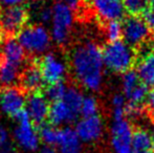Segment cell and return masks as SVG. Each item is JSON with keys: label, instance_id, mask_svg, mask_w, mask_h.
Masks as SVG:
<instances>
[{"label": "cell", "instance_id": "1", "mask_svg": "<svg viewBox=\"0 0 154 153\" xmlns=\"http://www.w3.org/2000/svg\"><path fill=\"white\" fill-rule=\"evenodd\" d=\"M70 64L75 79L90 91L101 89L104 80V61L102 48L94 42H85L72 50Z\"/></svg>", "mask_w": 154, "mask_h": 153}, {"label": "cell", "instance_id": "2", "mask_svg": "<svg viewBox=\"0 0 154 153\" xmlns=\"http://www.w3.org/2000/svg\"><path fill=\"white\" fill-rule=\"evenodd\" d=\"M102 55L105 67L116 74H125L135 61L133 47L121 40L107 43L102 49Z\"/></svg>", "mask_w": 154, "mask_h": 153}, {"label": "cell", "instance_id": "3", "mask_svg": "<svg viewBox=\"0 0 154 153\" xmlns=\"http://www.w3.org/2000/svg\"><path fill=\"white\" fill-rule=\"evenodd\" d=\"M17 40L24 50L31 54H44L51 46V36L40 24L25 26L17 34Z\"/></svg>", "mask_w": 154, "mask_h": 153}, {"label": "cell", "instance_id": "4", "mask_svg": "<svg viewBox=\"0 0 154 153\" xmlns=\"http://www.w3.org/2000/svg\"><path fill=\"white\" fill-rule=\"evenodd\" d=\"M51 10H53L51 39L57 44L62 45L69 37V33L75 19L73 11L70 10L63 1L55 2Z\"/></svg>", "mask_w": 154, "mask_h": 153}, {"label": "cell", "instance_id": "5", "mask_svg": "<svg viewBox=\"0 0 154 153\" xmlns=\"http://www.w3.org/2000/svg\"><path fill=\"white\" fill-rule=\"evenodd\" d=\"M15 118L18 122V126L14 131V136L18 145L26 151H36L40 145V136L26 109L20 111Z\"/></svg>", "mask_w": 154, "mask_h": 153}, {"label": "cell", "instance_id": "6", "mask_svg": "<svg viewBox=\"0 0 154 153\" xmlns=\"http://www.w3.org/2000/svg\"><path fill=\"white\" fill-rule=\"evenodd\" d=\"M29 18V11L23 5L4 8L0 11V29L13 37L24 29Z\"/></svg>", "mask_w": 154, "mask_h": 153}, {"label": "cell", "instance_id": "7", "mask_svg": "<svg viewBox=\"0 0 154 153\" xmlns=\"http://www.w3.org/2000/svg\"><path fill=\"white\" fill-rule=\"evenodd\" d=\"M26 91L20 86L0 87V109L4 115L16 118L20 111L25 109Z\"/></svg>", "mask_w": 154, "mask_h": 153}, {"label": "cell", "instance_id": "8", "mask_svg": "<svg viewBox=\"0 0 154 153\" xmlns=\"http://www.w3.org/2000/svg\"><path fill=\"white\" fill-rule=\"evenodd\" d=\"M151 29L138 16H130L123 23V37L131 47L142 46L150 37Z\"/></svg>", "mask_w": 154, "mask_h": 153}, {"label": "cell", "instance_id": "9", "mask_svg": "<svg viewBox=\"0 0 154 153\" xmlns=\"http://www.w3.org/2000/svg\"><path fill=\"white\" fill-rule=\"evenodd\" d=\"M132 126L126 118L113 121L111 125V148L114 153H133Z\"/></svg>", "mask_w": 154, "mask_h": 153}, {"label": "cell", "instance_id": "10", "mask_svg": "<svg viewBox=\"0 0 154 153\" xmlns=\"http://www.w3.org/2000/svg\"><path fill=\"white\" fill-rule=\"evenodd\" d=\"M42 72L43 80L46 84H54L63 81L66 74V66L53 53H47L36 61Z\"/></svg>", "mask_w": 154, "mask_h": 153}, {"label": "cell", "instance_id": "11", "mask_svg": "<svg viewBox=\"0 0 154 153\" xmlns=\"http://www.w3.org/2000/svg\"><path fill=\"white\" fill-rule=\"evenodd\" d=\"M49 106L51 104L45 99L41 90L32 92L27 96L25 109L36 128H40L45 124V121L48 118Z\"/></svg>", "mask_w": 154, "mask_h": 153}, {"label": "cell", "instance_id": "12", "mask_svg": "<svg viewBox=\"0 0 154 153\" xmlns=\"http://www.w3.org/2000/svg\"><path fill=\"white\" fill-rule=\"evenodd\" d=\"M104 131V124L99 115L83 118L77 123L75 132L80 139L85 143H93L102 137Z\"/></svg>", "mask_w": 154, "mask_h": 153}, {"label": "cell", "instance_id": "13", "mask_svg": "<svg viewBox=\"0 0 154 153\" xmlns=\"http://www.w3.org/2000/svg\"><path fill=\"white\" fill-rule=\"evenodd\" d=\"M92 6L99 17L107 21H120L125 16V6L121 0H92Z\"/></svg>", "mask_w": 154, "mask_h": 153}, {"label": "cell", "instance_id": "14", "mask_svg": "<svg viewBox=\"0 0 154 153\" xmlns=\"http://www.w3.org/2000/svg\"><path fill=\"white\" fill-rule=\"evenodd\" d=\"M44 83L45 82L43 80L42 72L36 61L34 63H31L23 72H21L19 84L24 91L29 92V93L40 91L43 88Z\"/></svg>", "mask_w": 154, "mask_h": 153}, {"label": "cell", "instance_id": "15", "mask_svg": "<svg viewBox=\"0 0 154 153\" xmlns=\"http://www.w3.org/2000/svg\"><path fill=\"white\" fill-rule=\"evenodd\" d=\"M1 58L20 67L25 62V50L17 39L8 36L1 46Z\"/></svg>", "mask_w": 154, "mask_h": 153}, {"label": "cell", "instance_id": "16", "mask_svg": "<svg viewBox=\"0 0 154 153\" xmlns=\"http://www.w3.org/2000/svg\"><path fill=\"white\" fill-rule=\"evenodd\" d=\"M136 72L140 81L147 87L154 88V48H148L140 56L136 66Z\"/></svg>", "mask_w": 154, "mask_h": 153}, {"label": "cell", "instance_id": "17", "mask_svg": "<svg viewBox=\"0 0 154 153\" xmlns=\"http://www.w3.org/2000/svg\"><path fill=\"white\" fill-rule=\"evenodd\" d=\"M60 153H81L82 141L80 139L75 129L70 127L60 129V137L58 143Z\"/></svg>", "mask_w": 154, "mask_h": 153}, {"label": "cell", "instance_id": "18", "mask_svg": "<svg viewBox=\"0 0 154 153\" xmlns=\"http://www.w3.org/2000/svg\"><path fill=\"white\" fill-rule=\"evenodd\" d=\"M48 122L51 126H59L64 123H71L75 122V118L70 112L67 105L64 103V101H57V102L51 103L48 112Z\"/></svg>", "mask_w": 154, "mask_h": 153}, {"label": "cell", "instance_id": "19", "mask_svg": "<svg viewBox=\"0 0 154 153\" xmlns=\"http://www.w3.org/2000/svg\"><path fill=\"white\" fill-rule=\"evenodd\" d=\"M20 67L2 59L0 56V87H11L19 83Z\"/></svg>", "mask_w": 154, "mask_h": 153}, {"label": "cell", "instance_id": "20", "mask_svg": "<svg viewBox=\"0 0 154 153\" xmlns=\"http://www.w3.org/2000/svg\"><path fill=\"white\" fill-rule=\"evenodd\" d=\"M83 100V94L77 87H73V86L67 87L63 101L67 105V107L69 108V110L72 113V115L75 116V120L81 115V108Z\"/></svg>", "mask_w": 154, "mask_h": 153}, {"label": "cell", "instance_id": "21", "mask_svg": "<svg viewBox=\"0 0 154 153\" xmlns=\"http://www.w3.org/2000/svg\"><path fill=\"white\" fill-rule=\"evenodd\" d=\"M132 148L134 152L151 151L153 148V136L146 129H136L132 134Z\"/></svg>", "mask_w": 154, "mask_h": 153}, {"label": "cell", "instance_id": "22", "mask_svg": "<svg viewBox=\"0 0 154 153\" xmlns=\"http://www.w3.org/2000/svg\"><path fill=\"white\" fill-rule=\"evenodd\" d=\"M66 90L67 87L65 85L64 81H60L54 84H47L46 87L43 88L42 93L44 94L45 99L48 102L54 103V102H57V101L63 100Z\"/></svg>", "mask_w": 154, "mask_h": 153}, {"label": "cell", "instance_id": "23", "mask_svg": "<svg viewBox=\"0 0 154 153\" xmlns=\"http://www.w3.org/2000/svg\"><path fill=\"white\" fill-rule=\"evenodd\" d=\"M40 139L48 147H56L59 143L60 129L56 128L51 125H43L38 130Z\"/></svg>", "mask_w": 154, "mask_h": 153}, {"label": "cell", "instance_id": "24", "mask_svg": "<svg viewBox=\"0 0 154 153\" xmlns=\"http://www.w3.org/2000/svg\"><path fill=\"white\" fill-rule=\"evenodd\" d=\"M142 84L140 77H138L136 70L130 69L123 74L122 77V89L123 94L127 98L138 85Z\"/></svg>", "mask_w": 154, "mask_h": 153}, {"label": "cell", "instance_id": "25", "mask_svg": "<svg viewBox=\"0 0 154 153\" xmlns=\"http://www.w3.org/2000/svg\"><path fill=\"white\" fill-rule=\"evenodd\" d=\"M105 36L109 42L120 41L123 37V24L120 21H109L106 23Z\"/></svg>", "mask_w": 154, "mask_h": 153}, {"label": "cell", "instance_id": "26", "mask_svg": "<svg viewBox=\"0 0 154 153\" xmlns=\"http://www.w3.org/2000/svg\"><path fill=\"white\" fill-rule=\"evenodd\" d=\"M123 4L126 12L129 13L131 16H138L148 8L147 0H123Z\"/></svg>", "mask_w": 154, "mask_h": 153}, {"label": "cell", "instance_id": "27", "mask_svg": "<svg viewBox=\"0 0 154 153\" xmlns=\"http://www.w3.org/2000/svg\"><path fill=\"white\" fill-rule=\"evenodd\" d=\"M99 111V104L94 96H84L81 108V115L83 118H90V116L97 115Z\"/></svg>", "mask_w": 154, "mask_h": 153}, {"label": "cell", "instance_id": "28", "mask_svg": "<svg viewBox=\"0 0 154 153\" xmlns=\"http://www.w3.org/2000/svg\"><path fill=\"white\" fill-rule=\"evenodd\" d=\"M0 153H13V144L8 131L0 124Z\"/></svg>", "mask_w": 154, "mask_h": 153}, {"label": "cell", "instance_id": "29", "mask_svg": "<svg viewBox=\"0 0 154 153\" xmlns=\"http://www.w3.org/2000/svg\"><path fill=\"white\" fill-rule=\"evenodd\" d=\"M126 116H129L131 118H136L142 115L143 113V105L133 104V103H127L125 108Z\"/></svg>", "mask_w": 154, "mask_h": 153}, {"label": "cell", "instance_id": "30", "mask_svg": "<svg viewBox=\"0 0 154 153\" xmlns=\"http://www.w3.org/2000/svg\"><path fill=\"white\" fill-rule=\"evenodd\" d=\"M128 101L123 93H116L112 96L111 104L113 109H125Z\"/></svg>", "mask_w": 154, "mask_h": 153}, {"label": "cell", "instance_id": "31", "mask_svg": "<svg viewBox=\"0 0 154 153\" xmlns=\"http://www.w3.org/2000/svg\"><path fill=\"white\" fill-rule=\"evenodd\" d=\"M39 18H40L41 22L48 23L49 21L53 20V10L49 8H42L40 11V14H39Z\"/></svg>", "mask_w": 154, "mask_h": 153}, {"label": "cell", "instance_id": "32", "mask_svg": "<svg viewBox=\"0 0 154 153\" xmlns=\"http://www.w3.org/2000/svg\"><path fill=\"white\" fill-rule=\"evenodd\" d=\"M144 20L146 21V23L150 29H154V8H147L146 12H145Z\"/></svg>", "mask_w": 154, "mask_h": 153}, {"label": "cell", "instance_id": "33", "mask_svg": "<svg viewBox=\"0 0 154 153\" xmlns=\"http://www.w3.org/2000/svg\"><path fill=\"white\" fill-rule=\"evenodd\" d=\"M25 2V0H0V5L4 8H12V6H18Z\"/></svg>", "mask_w": 154, "mask_h": 153}, {"label": "cell", "instance_id": "34", "mask_svg": "<svg viewBox=\"0 0 154 153\" xmlns=\"http://www.w3.org/2000/svg\"><path fill=\"white\" fill-rule=\"evenodd\" d=\"M67 6H68L70 10L75 11L79 8V6L81 5L82 0H62Z\"/></svg>", "mask_w": 154, "mask_h": 153}, {"label": "cell", "instance_id": "35", "mask_svg": "<svg viewBox=\"0 0 154 153\" xmlns=\"http://www.w3.org/2000/svg\"><path fill=\"white\" fill-rule=\"evenodd\" d=\"M147 104H148L150 110L154 112V88H152V90L148 93V96H147Z\"/></svg>", "mask_w": 154, "mask_h": 153}, {"label": "cell", "instance_id": "36", "mask_svg": "<svg viewBox=\"0 0 154 153\" xmlns=\"http://www.w3.org/2000/svg\"><path fill=\"white\" fill-rule=\"evenodd\" d=\"M41 153H59L56 149H54L53 147H44L42 150H41Z\"/></svg>", "mask_w": 154, "mask_h": 153}, {"label": "cell", "instance_id": "37", "mask_svg": "<svg viewBox=\"0 0 154 153\" xmlns=\"http://www.w3.org/2000/svg\"><path fill=\"white\" fill-rule=\"evenodd\" d=\"M148 1V8H154V0H147Z\"/></svg>", "mask_w": 154, "mask_h": 153}, {"label": "cell", "instance_id": "38", "mask_svg": "<svg viewBox=\"0 0 154 153\" xmlns=\"http://www.w3.org/2000/svg\"><path fill=\"white\" fill-rule=\"evenodd\" d=\"M133 153H154L152 151H144V152H133Z\"/></svg>", "mask_w": 154, "mask_h": 153}, {"label": "cell", "instance_id": "39", "mask_svg": "<svg viewBox=\"0 0 154 153\" xmlns=\"http://www.w3.org/2000/svg\"><path fill=\"white\" fill-rule=\"evenodd\" d=\"M152 136H153V148H154V131H153V134H152Z\"/></svg>", "mask_w": 154, "mask_h": 153}]
</instances>
